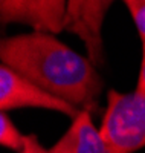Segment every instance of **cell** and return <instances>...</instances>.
Listing matches in <instances>:
<instances>
[{"mask_svg":"<svg viewBox=\"0 0 145 153\" xmlns=\"http://www.w3.org/2000/svg\"><path fill=\"white\" fill-rule=\"evenodd\" d=\"M2 65L46 92L90 110L102 92V80L89 58L76 54L50 32L8 37L0 45Z\"/></svg>","mask_w":145,"mask_h":153,"instance_id":"6da1fadb","label":"cell"},{"mask_svg":"<svg viewBox=\"0 0 145 153\" xmlns=\"http://www.w3.org/2000/svg\"><path fill=\"white\" fill-rule=\"evenodd\" d=\"M99 130L112 153H133L145 147V95L110 91Z\"/></svg>","mask_w":145,"mask_h":153,"instance_id":"7a4b0ae2","label":"cell"},{"mask_svg":"<svg viewBox=\"0 0 145 153\" xmlns=\"http://www.w3.org/2000/svg\"><path fill=\"white\" fill-rule=\"evenodd\" d=\"M21 107L54 110L67 115L72 120L81 112V109L46 92L44 89L18 75L16 71L2 65L0 66V110L8 112Z\"/></svg>","mask_w":145,"mask_h":153,"instance_id":"3957f363","label":"cell"},{"mask_svg":"<svg viewBox=\"0 0 145 153\" xmlns=\"http://www.w3.org/2000/svg\"><path fill=\"white\" fill-rule=\"evenodd\" d=\"M113 0H69L64 29L75 34L84 43L87 58L95 66L104 61L102 23Z\"/></svg>","mask_w":145,"mask_h":153,"instance_id":"277c9868","label":"cell"},{"mask_svg":"<svg viewBox=\"0 0 145 153\" xmlns=\"http://www.w3.org/2000/svg\"><path fill=\"white\" fill-rule=\"evenodd\" d=\"M69 0H0V20L23 23L34 31L60 34L64 29Z\"/></svg>","mask_w":145,"mask_h":153,"instance_id":"5b68a950","label":"cell"},{"mask_svg":"<svg viewBox=\"0 0 145 153\" xmlns=\"http://www.w3.org/2000/svg\"><path fill=\"white\" fill-rule=\"evenodd\" d=\"M50 153H112L109 144L96 129L90 117V110H81L72 120L70 127L55 146L49 149Z\"/></svg>","mask_w":145,"mask_h":153,"instance_id":"8992f818","label":"cell"},{"mask_svg":"<svg viewBox=\"0 0 145 153\" xmlns=\"http://www.w3.org/2000/svg\"><path fill=\"white\" fill-rule=\"evenodd\" d=\"M24 136L26 135H21L18 132V129L11 121L6 112L0 113V144L11 150L21 152L24 146Z\"/></svg>","mask_w":145,"mask_h":153,"instance_id":"52a82bcc","label":"cell"},{"mask_svg":"<svg viewBox=\"0 0 145 153\" xmlns=\"http://www.w3.org/2000/svg\"><path fill=\"white\" fill-rule=\"evenodd\" d=\"M122 2L128 8L131 19L138 28L142 46H145V0H122Z\"/></svg>","mask_w":145,"mask_h":153,"instance_id":"ba28073f","label":"cell"},{"mask_svg":"<svg viewBox=\"0 0 145 153\" xmlns=\"http://www.w3.org/2000/svg\"><path fill=\"white\" fill-rule=\"evenodd\" d=\"M20 153H50V152L46 150L40 144V141H38V138L35 135H26L24 136V146H23Z\"/></svg>","mask_w":145,"mask_h":153,"instance_id":"9c48e42d","label":"cell"},{"mask_svg":"<svg viewBox=\"0 0 145 153\" xmlns=\"http://www.w3.org/2000/svg\"><path fill=\"white\" fill-rule=\"evenodd\" d=\"M136 92L145 95V46H142V61H141V71H139Z\"/></svg>","mask_w":145,"mask_h":153,"instance_id":"30bf717a","label":"cell"}]
</instances>
